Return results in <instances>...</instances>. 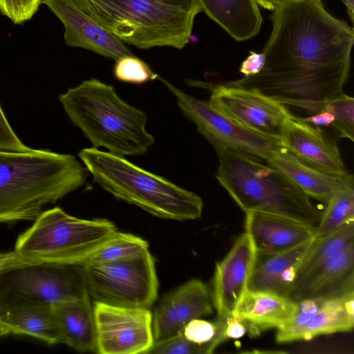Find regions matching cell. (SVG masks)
Masks as SVG:
<instances>
[{
	"instance_id": "cell-1",
	"label": "cell",
	"mask_w": 354,
	"mask_h": 354,
	"mask_svg": "<svg viewBox=\"0 0 354 354\" xmlns=\"http://www.w3.org/2000/svg\"><path fill=\"white\" fill-rule=\"evenodd\" d=\"M272 12L262 71L303 88H325L348 77L353 30L322 0H290Z\"/></svg>"
},
{
	"instance_id": "cell-2",
	"label": "cell",
	"mask_w": 354,
	"mask_h": 354,
	"mask_svg": "<svg viewBox=\"0 0 354 354\" xmlns=\"http://www.w3.org/2000/svg\"><path fill=\"white\" fill-rule=\"evenodd\" d=\"M88 173L71 154L0 150V221L35 219L43 206L82 187Z\"/></svg>"
},
{
	"instance_id": "cell-3",
	"label": "cell",
	"mask_w": 354,
	"mask_h": 354,
	"mask_svg": "<svg viewBox=\"0 0 354 354\" xmlns=\"http://www.w3.org/2000/svg\"><path fill=\"white\" fill-rule=\"evenodd\" d=\"M59 100L93 148L124 157L142 155L154 143L146 129V113L121 99L111 85L91 78L68 88Z\"/></svg>"
},
{
	"instance_id": "cell-4",
	"label": "cell",
	"mask_w": 354,
	"mask_h": 354,
	"mask_svg": "<svg viewBox=\"0 0 354 354\" xmlns=\"http://www.w3.org/2000/svg\"><path fill=\"white\" fill-rule=\"evenodd\" d=\"M85 12L123 43L141 50L189 42L197 0H73Z\"/></svg>"
},
{
	"instance_id": "cell-5",
	"label": "cell",
	"mask_w": 354,
	"mask_h": 354,
	"mask_svg": "<svg viewBox=\"0 0 354 354\" xmlns=\"http://www.w3.org/2000/svg\"><path fill=\"white\" fill-rule=\"evenodd\" d=\"M214 147L219 161L216 177L245 213L261 212L317 226L322 212L284 174L245 153Z\"/></svg>"
},
{
	"instance_id": "cell-6",
	"label": "cell",
	"mask_w": 354,
	"mask_h": 354,
	"mask_svg": "<svg viewBox=\"0 0 354 354\" xmlns=\"http://www.w3.org/2000/svg\"><path fill=\"white\" fill-rule=\"evenodd\" d=\"M78 156L94 182L119 200L165 219L189 221L202 215L198 195L122 156L93 147L82 149Z\"/></svg>"
},
{
	"instance_id": "cell-7",
	"label": "cell",
	"mask_w": 354,
	"mask_h": 354,
	"mask_svg": "<svg viewBox=\"0 0 354 354\" xmlns=\"http://www.w3.org/2000/svg\"><path fill=\"white\" fill-rule=\"evenodd\" d=\"M117 231L108 219L79 218L56 207L37 216L14 251L37 263L81 266Z\"/></svg>"
},
{
	"instance_id": "cell-8",
	"label": "cell",
	"mask_w": 354,
	"mask_h": 354,
	"mask_svg": "<svg viewBox=\"0 0 354 354\" xmlns=\"http://www.w3.org/2000/svg\"><path fill=\"white\" fill-rule=\"evenodd\" d=\"M80 268L88 294L95 302L150 308L156 299L158 282L149 250L118 261L87 262Z\"/></svg>"
},
{
	"instance_id": "cell-9",
	"label": "cell",
	"mask_w": 354,
	"mask_h": 354,
	"mask_svg": "<svg viewBox=\"0 0 354 354\" xmlns=\"http://www.w3.org/2000/svg\"><path fill=\"white\" fill-rule=\"evenodd\" d=\"M87 293L80 266L36 263L0 271V306L23 304L53 306Z\"/></svg>"
},
{
	"instance_id": "cell-10",
	"label": "cell",
	"mask_w": 354,
	"mask_h": 354,
	"mask_svg": "<svg viewBox=\"0 0 354 354\" xmlns=\"http://www.w3.org/2000/svg\"><path fill=\"white\" fill-rule=\"evenodd\" d=\"M176 97L183 113L213 147L222 145L266 161L279 141L248 129L224 115L209 102L196 99L158 75L157 78Z\"/></svg>"
},
{
	"instance_id": "cell-11",
	"label": "cell",
	"mask_w": 354,
	"mask_h": 354,
	"mask_svg": "<svg viewBox=\"0 0 354 354\" xmlns=\"http://www.w3.org/2000/svg\"><path fill=\"white\" fill-rule=\"evenodd\" d=\"M96 350L100 354L149 353L154 344L149 308L95 302Z\"/></svg>"
},
{
	"instance_id": "cell-12",
	"label": "cell",
	"mask_w": 354,
	"mask_h": 354,
	"mask_svg": "<svg viewBox=\"0 0 354 354\" xmlns=\"http://www.w3.org/2000/svg\"><path fill=\"white\" fill-rule=\"evenodd\" d=\"M209 103L241 126L279 142L286 105L253 89L227 84L212 87Z\"/></svg>"
},
{
	"instance_id": "cell-13",
	"label": "cell",
	"mask_w": 354,
	"mask_h": 354,
	"mask_svg": "<svg viewBox=\"0 0 354 354\" xmlns=\"http://www.w3.org/2000/svg\"><path fill=\"white\" fill-rule=\"evenodd\" d=\"M256 250L250 235H240L225 256L217 262L213 279L212 299L217 316L232 315L248 290Z\"/></svg>"
},
{
	"instance_id": "cell-14",
	"label": "cell",
	"mask_w": 354,
	"mask_h": 354,
	"mask_svg": "<svg viewBox=\"0 0 354 354\" xmlns=\"http://www.w3.org/2000/svg\"><path fill=\"white\" fill-rule=\"evenodd\" d=\"M280 145L307 165L324 172L348 174L335 140L324 129L290 114L284 121Z\"/></svg>"
},
{
	"instance_id": "cell-15",
	"label": "cell",
	"mask_w": 354,
	"mask_h": 354,
	"mask_svg": "<svg viewBox=\"0 0 354 354\" xmlns=\"http://www.w3.org/2000/svg\"><path fill=\"white\" fill-rule=\"evenodd\" d=\"M212 313L207 286L198 279L188 281L166 295L152 314L154 343L178 334L190 320Z\"/></svg>"
},
{
	"instance_id": "cell-16",
	"label": "cell",
	"mask_w": 354,
	"mask_h": 354,
	"mask_svg": "<svg viewBox=\"0 0 354 354\" xmlns=\"http://www.w3.org/2000/svg\"><path fill=\"white\" fill-rule=\"evenodd\" d=\"M63 24L65 44L114 60L132 55L125 44L85 12L73 0H41Z\"/></svg>"
},
{
	"instance_id": "cell-17",
	"label": "cell",
	"mask_w": 354,
	"mask_h": 354,
	"mask_svg": "<svg viewBox=\"0 0 354 354\" xmlns=\"http://www.w3.org/2000/svg\"><path fill=\"white\" fill-rule=\"evenodd\" d=\"M354 292V244L306 276L295 280L284 297L297 302L306 298H335Z\"/></svg>"
},
{
	"instance_id": "cell-18",
	"label": "cell",
	"mask_w": 354,
	"mask_h": 354,
	"mask_svg": "<svg viewBox=\"0 0 354 354\" xmlns=\"http://www.w3.org/2000/svg\"><path fill=\"white\" fill-rule=\"evenodd\" d=\"M245 232L257 252L274 253L296 247L317 236V227L277 215L251 211L245 213Z\"/></svg>"
},
{
	"instance_id": "cell-19",
	"label": "cell",
	"mask_w": 354,
	"mask_h": 354,
	"mask_svg": "<svg viewBox=\"0 0 354 354\" xmlns=\"http://www.w3.org/2000/svg\"><path fill=\"white\" fill-rule=\"evenodd\" d=\"M316 238L278 252H256L248 290L283 296L294 282L299 266Z\"/></svg>"
},
{
	"instance_id": "cell-20",
	"label": "cell",
	"mask_w": 354,
	"mask_h": 354,
	"mask_svg": "<svg viewBox=\"0 0 354 354\" xmlns=\"http://www.w3.org/2000/svg\"><path fill=\"white\" fill-rule=\"evenodd\" d=\"M297 302L274 292L248 290L232 315L247 328L251 337L270 328L287 326L293 317Z\"/></svg>"
},
{
	"instance_id": "cell-21",
	"label": "cell",
	"mask_w": 354,
	"mask_h": 354,
	"mask_svg": "<svg viewBox=\"0 0 354 354\" xmlns=\"http://www.w3.org/2000/svg\"><path fill=\"white\" fill-rule=\"evenodd\" d=\"M0 328L5 333L31 336L49 345L63 343L51 306L23 304L0 306Z\"/></svg>"
},
{
	"instance_id": "cell-22",
	"label": "cell",
	"mask_w": 354,
	"mask_h": 354,
	"mask_svg": "<svg viewBox=\"0 0 354 354\" xmlns=\"http://www.w3.org/2000/svg\"><path fill=\"white\" fill-rule=\"evenodd\" d=\"M206 15L237 41L256 36L262 17L256 0H197Z\"/></svg>"
},
{
	"instance_id": "cell-23",
	"label": "cell",
	"mask_w": 354,
	"mask_h": 354,
	"mask_svg": "<svg viewBox=\"0 0 354 354\" xmlns=\"http://www.w3.org/2000/svg\"><path fill=\"white\" fill-rule=\"evenodd\" d=\"M266 162L284 174L309 197L325 203H328L344 176L332 175L315 169L281 145L272 151Z\"/></svg>"
},
{
	"instance_id": "cell-24",
	"label": "cell",
	"mask_w": 354,
	"mask_h": 354,
	"mask_svg": "<svg viewBox=\"0 0 354 354\" xmlns=\"http://www.w3.org/2000/svg\"><path fill=\"white\" fill-rule=\"evenodd\" d=\"M354 292L328 299L306 324L284 334L276 335L278 343L310 340L322 335L349 332L354 326Z\"/></svg>"
},
{
	"instance_id": "cell-25",
	"label": "cell",
	"mask_w": 354,
	"mask_h": 354,
	"mask_svg": "<svg viewBox=\"0 0 354 354\" xmlns=\"http://www.w3.org/2000/svg\"><path fill=\"white\" fill-rule=\"evenodd\" d=\"M53 307L63 343L78 352H95V322L88 294Z\"/></svg>"
},
{
	"instance_id": "cell-26",
	"label": "cell",
	"mask_w": 354,
	"mask_h": 354,
	"mask_svg": "<svg viewBox=\"0 0 354 354\" xmlns=\"http://www.w3.org/2000/svg\"><path fill=\"white\" fill-rule=\"evenodd\" d=\"M317 225L318 238L326 236L354 221V179L349 173L343 176L326 203Z\"/></svg>"
},
{
	"instance_id": "cell-27",
	"label": "cell",
	"mask_w": 354,
	"mask_h": 354,
	"mask_svg": "<svg viewBox=\"0 0 354 354\" xmlns=\"http://www.w3.org/2000/svg\"><path fill=\"white\" fill-rule=\"evenodd\" d=\"M353 244L354 221L346 224L326 236H317L303 259L295 281L311 272Z\"/></svg>"
},
{
	"instance_id": "cell-28",
	"label": "cell",
	"mask_w": 354,
	"mask_h": 354,
	"mask_svg": "<svg viewBox=\"0 0 354 354\" xmlns=\"http://www.w3.org/2000/svg\"><path fill=\"white\" fill-rule=\"evenodd\" d=\"M148 243L142 238L117 231L96 250L85 263L113 261L128 259L148 250Z\"/></svg>"
},
{
	"instance_id": "cell-29",
	"label": "cell",
	"mask_w": 354,
	"mask_h": 354,
	"mask_svg": "<svg viewBox=\"0 0 354 354\" xmlns=\"http://www.w3.org/2000/svg\"><path fill=\"white\" fill-rule=\"evenodd\" d=\"M226 317H218L214 321L195 318L186 324L181 334L187 340L207 346L211 353L226 341L225 328Z\"/></svg>"
},
{
	"instance_id": "cell-30",
	"label": "cell",
	"mask_w": 354,
	"mask_h": 354,
	"mask_svg": "<svg viewBox=\"0 0 354 354\" xmlns=\"http://www.w3.org/2000/svg\"><path fill=\"white\" fill-rule=\"evenodd\" d=\"M334 116L330 129L336 136L354 140V99L342 93L327 102L324 106ZM323 107V108H324Z\"/></svg>"
},
{
	"instance_id": "cell-31",
	"label": "cell",
	"mask_w": 354,
	"mask_h": 354,
	"mask_svg": "<svg viewBox=\"0 0 354 354\" xmlns=\"http://www.w3.org/2000/svg\"><path fill=\"white\" fill-rule=\"evenodd\" d=\"M113 75L120 82L133 84H145L158 76L146 62L133 54L115 60Z\"/></svg>"
},
{
	"instance_id": "cell-32",
	"label": "cell",
	"mask_w": 354,
	"mask_h": 354,
	"mask_svg": "<svg viewBox=\"0 0 354 354\" xmlns=\"http://www.w3.org/2000/svg\"><path fill=\"white\" fill-rule=\"evenodd\" d=\"M149 353L156 354H209V349L187 340L179 333L163 341L154 343Z\"/></svg>"
},
{
	"instance_id": "cell-33",
	"label": "cell",
	"mask_w": 354,
	"mask_h": 354,
	"mask_svg": "<svg viewBox=\"0 0 354 354\" xmlns=\"http://www.w3.org/2000/svg\"><path fill=\"white\" fill-rule=\"evenodd\" d=\"M40 4L41 0H0V12L18 24L31 19Z\"/></svg>"
},
{
	"instance_id": "cell-34",
	"label": "cell",
	"mask_w": 354,
	"mask_h": 354,
	"mask_svg": "<svg viewBox=\"0 0 354 354\" xmlns=\"http://www.w3.org/2000/svg\"><path fill=\"white\" fill-rule=\"evenodd\" d=\"M31 149L18 138L0 105V150L26 151Z\"/></svg>"
},
{
	"instance_id": "cell-35",
	"label": "cell",
	"mask_w": 354,
	"mask_h": 354,
	"mask_svg": "<svg viewBox=\"0 0 354 354\" xmlns=\"http://www.w3.org/2000/svg\"><path fill=\"white\" fill-rule=\"evenodd\" d=\"M264 64V56L262 53L250 52V55L242 62L239 71L243 77H249L257 75L263 68Z\"/></svg>"
},
{
	"instance_id": "cell-36",
	"label": "cell",
	"mask_w": 354,
	"mask_h": 354,
	"mask_svg": "<svg viewBox=\"0 0 354 354\" xmlns=\"http://www.w3.org/2000/svg\"><path fill=\"white\" fill-rule=\"evenodd\" d=\"M247 333L245 325L234 315L226 317V324L225 328V336L226 339H239Z\"/></svg>"
},
{
	"instance_id": "cell-37",
	"label": "cell",
	"mask_w": 354,
	"mask_h": 354,
	"mask_svg": "<svg viewBox=\"0 0 354 354\" xmlns=\"http://www.w3.org/2000/svg\"><path fill=\"white\" fill-rule=\"evenodd\" d=\"M37 262L18 254L15 251L0 252V271L10 267Z\"/></svg>"
},
{
	"instance_id": "cell-38",
	"label": "cell",
	"mask_w": 354,
	"mask_h": 354,
	"mask_svg": "<svg viewBox=\"0 0 354 354\" xmlns=\"http://www.w3.org/2000/svg\"><path fill=\"white\" fill-rule=\"evenodd\" d=\"M290 0H256L259 6L270 10H274L277 7Z\"/></svg>"
}]
</instances>
